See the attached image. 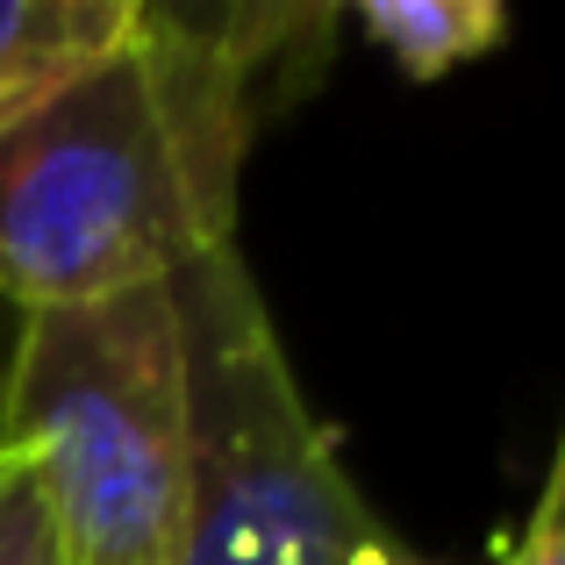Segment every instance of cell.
<instances>
[{
    "mask_svg": "<svg viewBox=\"0 0 565 565\" xmlns=\"http://www.w3.org/2000/svg\"><path fill=\"white\" fill-rule=\"evenodd\" d=\"M351 565H429V558H415L408 544H394V537L380 530V537H365L359 552H351Z\"/></svg>",
    "mask_w": 565,
    "mask_h": 565,
    "instance_id": "8",
    "label": "cell"
},
{
    "mask_svg": "<svg viewBox=\"0 0 565 565\" xmlns=\"http://www.w3.org/2000/svg\"><path fill=\"white\" fill-rule=\"evenodd\" d=\"M0 565H65L57 558V530L43 509L36 472L22 466V451L0 444Z\"/></svg>",
    "mask_w": 565,
    "mask_h": 565,
    "instance_id": "6",
    "label": "cell"
},
{
    "mask_svg": "<svg viewBox=\"0 0 565 565\" xmlns=\"http://www.w3.org/2000/svg\"><path fill=\"white\" fill-rule=\"evenodd\" d=\"M0 444L36 472L65 565H172L186 466L172 294L22 316Z\"/></svg>",
    "mask_w": 565,
    "mask_h": 565,
    "instance_id": "3",
    "label": "cell"
},
{
    "mask_svg": "<svg viewBox=\"0 0 565 565\" xmlns=\"http://www.w3.org/2000/svg\"><path fill=\"white\" fill-rule=\"evenodd\" d=\"M143 22V0H0V129L36 115Z\"/></svg>",
    "mask_w": 565,
    "mask_h": 565,
    "instance_id": "4",
    "label": "cell"
},
{
    "mask_svg": "<svg viewBox=\"0 0 565 565\" xmlns=\"http://www.w3.org/2000/svg\"><path fill=\"white\" fill-rule=\"evenodd\" d=\"M166 294L186 415L172 565H351L380 523L344 466V437L308 408L244 250H207Z\"/></svg>",
    "mask_w": 565,
    "mask_h": 565,
    "instance_id": "2",
    "label": "cell"
},
{
    "mask_svg": "<svg viewBox=\"0 0 565 565\" xmlns=\"http://www.w3.org/2000/svg\"><path fill=\"white\" fill-rule=\"evenodd\" d=\"M344 22L380 57H394V72L415 86L451 79L458 65L487 57L509 36V8L501 0H359V8H344Z\"/></svg>",
    "mask_w": 565,
    "mask_h": 565,
    "instance_id": "5",
    "label": "cell"
},
{
    "mask_svg": "<svg viewBox=\"0 0 565 565\" xmlns=\"http://www.w3.org/2000/svg\"><path fill=\"white\" fill-rule=\"evenodd\" d=\"M330 36V8L143 0L108 65L0 129V294L22 316L108 308L236 244L265 86Z\"/></svg>",
    "mask_w": 565,
    "mask_h": 565,
    "instance_id": "1",
    "label": "cell"
},
{
    "mask_svg": "<svg viewBox=\"0 0 565 565\" xmlns=\"http://www.w3.org/2000/svg\"><path fill=\"white\" fill-rule=\"evenodd\" d=\"M501 565H565V458H552L523 530L501 544Z\"/></svg>",
    "mask_w": 565,
    "mask_h": 565,
    "instance_id": "7",
    "label": "cell"
}]
</instances>
